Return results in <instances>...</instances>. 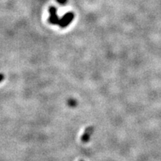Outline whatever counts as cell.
Here are the masks:
<instances>
[{
	"label": "cell",
	"instance_id": "6",
	"mask_svg": "<svg viewBox=\"0 0 161 161\" xmlns=\"http://www.w3.org/2000/svg\"><path fill=\"white\" fill-rule=\"evenodd\" d=\"M4 78H5V75H4L3 74L0 73V82L3 81V80H4Z\"/></svg>",
	"mask_w": 161,
	"mask_h": 161
},
{
	"label": "cell",
	"instance_id": "3",
	"mask_svg": "<svg viewBox=\"0 0 161 161\" xmlns=\"http://www.w3.org/2000/svg\"><path fill=\"white\" fill-rule=\"evenodd\" d=\"M94 132V127L93 126H89L86 128L84 132L82 134L81 137H80V140L83 143H87L90 140L91 136L92 135Z\"/></svg>",
	"mask_w": 161,
	"mask_h": 161
},
{
	"label": "cell",
	"instance_id": "4",
	"mask_svg": "<svg viewBox=\"0 0 161 161\" xmlns=\"http://www.w3.org/2000/svg\"><path fill=\"white\" fill-rule=\"evenodd\" d=\"M68 103H69V106H71L72 108H75V107L78 104L77 102H76V100H74V99H70Z\"/></svg>",
	"mask_w": 161,
	"mask_h": 161
},
{
	"label": "cell",
	"instance_id": "5",
	"mask_svg": "<svg viewBox=\"0 0 161 161\" xmlns=\"http://www.w3.org/2000/svg\"><path fill=\"white\" fill-rule=\"evenodd\" d=\"M57 2L60 5H65V4L67 3V0H57Z\"/></svg>",
	"mask_w": 161,
	"mask_h": 161
},
{
	"label": "cell",
	"instance_id": "2",
	"mask_svg": "<svg viewBox=\"0 0 161 161\" xmlns=\"http://www.w3.org/2000/svg\"><path fill=\"white\" fill-rule=\"evenodd\" d=\"M49 12L50 14L49 17V23L52 25H59L60 18H59L57 14V8L54 6H52V7L49 8Z\"/></svg>",
	"mask_w": 161,
	"mask_h": 161
},
{
	"label": "cell",
	"instance_id": "1",
	"mask_svg": "<svg viewBox=\"0 0 161 161\" xmlns=\"http://www.w3.org/2000/svg\"><path fill=\"white\" fill-rule=\"evenodd\" d=\"M74 18H75V14L72 11L68 12V13H66V14H64L63 17L60 18V23L58 25L60 28H62V29L67 27L73 21Z\"/></svg>",
	"mask_w": 161,
	"mask_h": 161
},
{
	"label": "cell",
	"instance_id": "7",
	"mask_svg": "<svg viewBox=\"0 0 161 161\" xmlns=\"http://www.w3.org/2000/svg\"><path fill=\"white\" fill-rule=\"evenodd\" d=\"M79 161H84V160H79Z\"/></svg>",
	"mask_w": 161,
	"mask_h": 161
}]
</instances>
